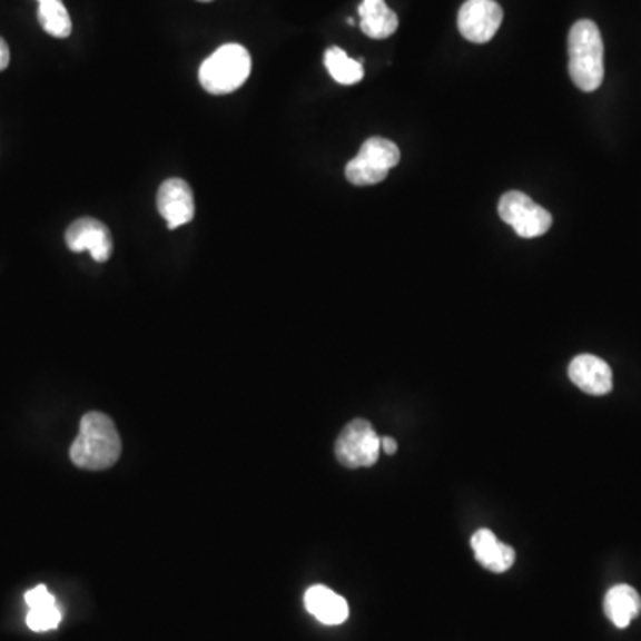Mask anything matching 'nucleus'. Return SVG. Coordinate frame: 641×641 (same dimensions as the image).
<instances>
[{
    "instance_id": "1a4fd4ad",
    "label": "nucleus",
    "mask_w": 641,
    "mask_h": 641,
    "mask_svg": "<svg viewBox=\"0 0 641 641\" xmlns=\"http://www.w3.org/2000/svg\"><path fill=\"white\" fill-rule=\"evenodd\" d=\"M157 209L168 223L169 230L184 227L195 218V196L183 178H168L157 193Z\"/></svg>"
},
{
    "instance_id": "f03ea898",
    "label": "nucleus",
    "mask_w": 641,
    "mask_h": 641,
    "mask_svg": "<svg viewBox=\"0 0 641 641\" xmlns=\"http://www.w3.org/2000/svg\"><path fill=\"white\" fill-rule=\"evenodd\" d=\"M569 73L586 93L601 88L604 80V43L592 20H579L569 32Z\"/></svg>"
},
{
    "instance_id": "9b49d317",
    "label": "nucleus",
    "mask_w": 641,
    "mask_h": 641,
    "mask_svg": "<svg viewBox=\"0 0 641 641\" xmlns=\"http://www.w3.org/2000/svg\"><path fill=\"white\" fill-rule=\"evenodd\" d=\"M472 551L477 563L490 572L503 574L515 563V551L506 543L499 542L497 536L490 530H480L471 540Z\"/></svg>"
},
{
    "instance_id": "f8f14e48",
    "label": "nucleus",
    "mask_w": 641,
    "mask_h": 641,
    "mask_svg": "<svg viewBox=\"0 0 641 641\" xmlns=\"http://www.w3.org/2000/svg\"><path fill=\"white\" fill-rule=\"evenodd\" d=\"M305 608L325 625H341L349 617L346 599L320 584L308 588L305 593Z\"/></svg>"
},
{
    "instance_id": "f3484780",
    "label": "nucleus",
    "mask_w": 641,
    "mask_h": 641,
    "mask_svg": "<svg viewBox=\"0 0 641 641\" xmlns=\"http://www.w3.org/2000/svg\"><path fill=\"white\" fill-rule=\"evenodd\" d=\"M61 610L56 604L43 605V608H32L27 613V628L34 632L52 631L61 622Z\"/></svg>"
},
{
    "instance_id": "4468645a",
    "label": "nucleus",
    "mask_w": 641,
    "mask_h": 641,
    "mask_svg": "<svg viewBox=\"0 0 641 641\" xmlns=\"http://www.w3.org/2000/svg\"><path fill=\"white\" fill-rule=\"evenodd\" d=\"M604 613L617 628H629V623L641 613L640 593L629 584H617L605 593Z\"/></svg>"
},
{
    "instance_id": "dca6fc26",
    "label": "nucleus",
    "mask_w": 641,
    "mask_h": 641,
    "mask_svg": "<svg viewBox=\"0 0 641 641\" xmlns=\"http://www.w3.org/2000/svg\"><path fill=\"white\" fill-rule=\"evenodd\" d=\"M38 20L47 34L68 38L71 34V18L62 0H38Z\"/></svg>"
},
{
    "instance_id": "39448f33",
    "label": "nucleus",
    "mask_w": 641,
    "mask_h": 641,
    "mask_svg": "<svg viewBox=\"0 0 641 641\" xmlns=\"http://www.w3.org/2000/svg\"><path fill=\"white\" fill-rule=\"evenodd\" d=\"M379 453L382 438L364 418L347 424L335 444V456L347 469L371 467L378 462Z\"/></svg>"
},
{
    "instance_id": "9d476101",
    "label": "nucleus",
    "mask_w": 641,
    "mask_h": 641,
    "mask_svg": "<svg viewBox=\"0 0 641 641\" xmlns=\"http://www.w3.org/2000/svg\"><path fill=\"white\" fill-rule=\"evenodd\" d=\"M569 378L590 396H604L613 388L610 365L595 355H578L569 365Z\"/></svg>"
},
{
    "instance_id": "2eb2a0df",
    "label": "nucleus",
    "mask_w": 641,
    "mask_h": 641,
    "mask_svg": "<svg viewBox=\"0 0 641 641\" xmlns=\"http://www.w3.org/2000/svg\"><path fill=\"white\" fill-rule=\"evenodd\" d=\"M364 59H352L338 47H329L325 52V67L335 82L344 86L356 85L364 79Z\"/></svg>"
},
{
    "instance_id": "6e6552de",
    "label": "nucleus",
    "mask_w": 641,
    "mask_h": 641,
    "mask_svg": "<svg viewBox=\"0 0 641 641\" xmlns=\"http://www.w3.org/2000/svg\"><path fill=\"white\" fill-rule=\"evenodd\" d=\"M68 248L76 254L89 252L97 263H106L112 255V236L102 221L95 218H80L71 223L65 234Z\"/></svg>"
},
{
    "instance_id": "f257e3e1",
    "label": "nucleus",
    "mask_w": 641,
    "mask_h": 641,
    "mask_svg": "<svg viewBox=\"0 0 641 641\" xmlns=\"http://www.w3.org/2000/svg\"><path fill=\"white\" fill-rule=\"evenodd\" d=\"M121 454L120 435L115 423L102 412H89L80 418L79 435L71 444L70 458L86 471H106Z\"/></svg>"
},
{
    "instance_id": "6ab92c4d",
    "label": "nucleus",
    "mask_w": 641,
    "mask_h": 641,
    "mask_svg": "<svg viewBox=\"0 0 641 641\" xmlns=\"http://www.w3.org/2000/svg\"><path fill=\"white\" fill-rule=\"evenodd\" d=\"M9 59H11V53H9L8 43H6L4 38H0V71L8 68Z\"/></svg>"
},
{
    "instance_id": "aec40b11",
    "label": "nucleus",
    "mask_w": 641,
    "mask_h": 641,
    "mask_svg": "<svg viewBox=\"0 0 641 641\" xmlns=\"http://www.w3.org/2000/svg\"><path fill=\"white\" fill-rule=\"evenodd\" d=\"M382 451L385 454H394L397 451V442L392 438V436H383L382 438Z\"/></svg>"
},
{
    "instance_id": "0eeeda50",
    "label": "nucleus",
    "mask_w": 641,
    "mask_h": 641,
    "mask_svg": "<svg viewBox=\"0 0 641 641\" xmlns=\"http://www.w3.org/2000/svg\"><path fill=\"white\" fill-rule=\"evenodd\" d=\"M503 22V8L495 0H467L458 13V29L472 43H489Z\"/></svg>"
},
{
    "instance_id": "412c9836",
    "label": "nucleus",
    "mask_w": 641,
    "mask_h": 641,
    "mask_svg": "<svg viewBox=\"0 0 641 641\" xmlns=\"http://www.w3.org/2000/svg\"><path fill=\"white\" fill-rule=\"evenodd\" d=\"M198 2H213V0H198Z\"/></svg>"
},
{
    "instance_id": "20e7f679",
    "label": "nucleus",
    "mask_w": 641,
    "mask_h": 641,
    "mask_svg": "<svg viewBox=\"0 0 641 641\" xmlns=\"http://www.w3.org/2000/svg\"><path fill=\"white\" fill-rule=\"evenodd\" d=\"M401 151L396 142L385 138H369L346 166V178L353 186H374L387 178L400 165Z\"/></svg>"
},
{
    "instance_id": "7ed1b4c3",
    "label": "nucleus",
    "mask_w": 641,
    "mask_h": 641,
    "mask_svg": "<svg viewBox=\"0 0 641 641\" xmlns=\"http://www.w3.org/2000/svg\"><path fill=\"white\" fill-rule=\"evenodd\" d=\"M249 71L252 58L248 50L243 45L228 43L201 62L198 79L207 93L228 95L245 85Z\"/></svg>"
},
{
    "instance_id": "423d86ee",
    "label": "nucleus",
    "mask_w": 641,
    "mask_h": 641,
    "mask_svg": "<svg viewBox=\"0 0 641 641\" xmlns=\"http://www.w3.org/2000/svg\"><path fill=\"white\" fill-rule=\"evenodd\" d=\"M497 209L501 219L516 231V236L524 239L543 236L552 225L551 213L534 204L530 196L521 191L503 195Z\"/></svg>"
},
{
    "instance_id": "a211bd4d",
    "label": "nucleus",
    "mask_w": 641,
    "mask_h": 641,
    "mask_svg": "<svg viewBox=\"0 0 641 641\" xmlns=\"http://www.w3.org/2000/svg\"><path fill=\"white\" fill-rule=\"evenodd\" d=\"M26 602L29 605V610L32 608H43V605L56 604V596L47 590L43 584H38V586L32 588L26 593Z\"/></svg>"
},
{
    "instance_id": "ddd939ff",
    "label": "nucleus",
    "mask_w": 641,
    "mask_h": 641,
    "mask_svg": "<svg viewBox=\"0 0 641 641\" xmlns=\"http://www.w3.org/2000/svg\"><path fill=\"white\" fill-rule=\"evenodd\" d=\"M358 14H361L362 32L373 40H385L394 34L400 26L397 14L388 8L385 0H362Z\"/></svg>"
}]
</instances>
